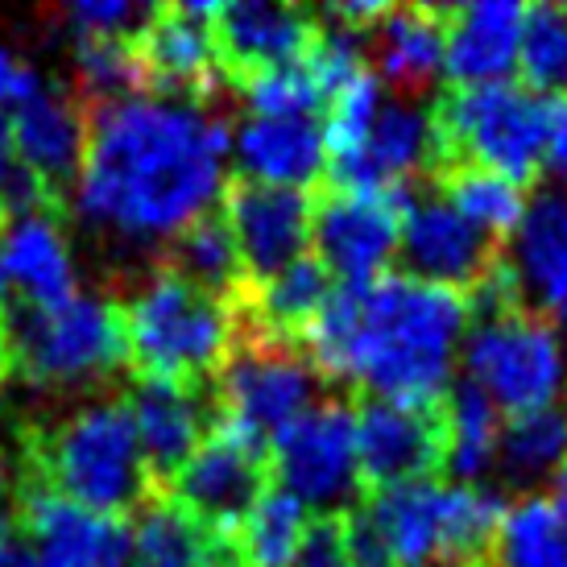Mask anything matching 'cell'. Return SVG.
Masks as SVG:
<instances>
[{"instance_id": "obj_3", "label": "cell", "mask_w": 567, "mask_h": 567, "mask_svg": "<svg viewBox=\"0 0 567 567\" xmlns=\"http://www.w3.org/2000/svg\"><path fill=\"white\" fill-rule=\"evenodd\" d=\"M505 505L485 485L373 488L344 518L352 567H485Z\"/></svg>"}, {"instance_id": "obj_10", "label": "cell", "mask_w": 567, "mask_h": 567, "mask_svg": "<svg viewBox=\"0 0 567 567\" xmlns=\"http://www.w3.org/2000/svg\"><path fill=\"white\" fill-rule=\"evenodd\" d=\"M269 481H274V473H269V443L240 431L237 423L220 419L216 406H212L207 440L199 443V452L166 485L171 488L166 497L199 526L237 538L240 522L249 518V509L261 502Z\"/></svg>"}, {"instance_id": "obj_24", "label": "cell", "mask_w": 567, "mask_h": 567, "mask_svg": "<svg viewBox=\"0 0 567 567\" xmlns=\"http://www.w3.org/2000/svg\"><path fill=\"white\" fill-rule=\"evenodd\" d=\"M233 145H237L240 178L261 187L302 190L328 166L323 128L307 116H249L237 128Z\"/></svg>"}, {"instance_id": "obj_6", "label": "cell", "mask_w": 567, "mask_h": 567, "mask_svg": "<svg viewBox=\"0 0 567 567\" xmlns=\"http://www.w3.org/2000/svg\"><path fill=\"white\" fill-rule=\"evenodd\" d=\"M431 116L440 133L443 166L473 162V166L514 178L522 187V183H535V174L543 171L547 145H551L555 104L522 83L497 80L443 92L431 104Z\"/></svg>"}, {"instance_id": "obj_34", "label": "cell", "mask_w": 567, "mask_h": 567, "mask_svg": "<svg viewBox=\"0 0 567 567\" xmlns=\"http://www.w3.org/2000/svg\"><path fill=\"white\" fill-rule=\"evenodd\" d=\"M75 71L83 80V92L92 104H112V100H128L145 87L142 63L133 50V33L128 38H100V33H80L75 42Z\"/></svg>"}, {"instance_id": "obj_29", "label": "cell", "mask_w": 567, "mask_h": 567, "mask_svg": "<svg viewBox=\"0 0 567 567\" xmlns=\"http://www.w3.org/2000/svg\"><path fill=\"white\" fill-rule=\"evenodd\" d=\"M435 183L443 187V199L493 240L509 237L526 216V190L497 171H485L473 162H452L435 174Z\"/></svg>"}, {"instance_id": "obj_8", "label": "cell", "mask_w": 567, "mask_h": 567, "mask_svg": "<svg viewBox=\"0 0 567 567\" xmlns=\"http://www.w3.org/2000/svg\"><path fill=\"white\" fill-rule=\"evenodd\" d=\"M464 364L476 390L509 414L555 406L567 390L564 340L551 319L526 307L481 319L464 340Z\"/></svg>"}, {"instance_id": "obj_14", "label": "cell", "mask_w": 567, "mask_h": 567, "mask_svg": "<svg viewBox=\"0 0 567 567\" xmlns=\"http://www.w3.org/2000/svg\"><path fill=\"white\" fill-rule=\"evenodd\" d=\"M220 4L187 0V4H166L150 9L145 21L133 33V50L150 87L166 92V100L183 95L187 104H199L220 87L224 63L216 50L212 21Z\"/></svg>"}, {"instance_id": "obj_2", "label": "cell", "mask_w": 567, "mask_h": 567, "mask_svg": "<svg viewBox=\"0 0 567 567\" xmlns=\"http://www.w3.org/2000/svg\"><path fill=\"white\" fill-rule=\"evenodd\" d=\"M468 299L414 274L336 286L299 340L323 378L361 381L373 398L435 406L452 385V357L468 328Z\"/></svg>"}, {"instance_id": "obj_16", "label": "cell", "mask_w": 567, "mask_h": 567, "mask_svg": "<svg viewBox=\"0 0 567 567\" xmlns=\"http://www.w3.org/2000/svg\"><path fill=\"white\" fill-rule=\"evenodd\" d=\"M311 212L316 204L307 190L261 187L249 178H237L224 187V220L237 237L249 286L266 282L290 261L307 257Z\"/></svg>"}, {"instance_id": "obj_42", "label": "cell", "mask_w": 567, "mask_h": 567, "mask_svg": "<svg viewBox=\"0 0 567 567\" xmlns=\"http://www.w3.org/2000/svg\"><path fill=\"white\" fill-rule=\"evenodd\" d=\"M4 493H9V456L0 452V502H4Z\"/></svg>"}, {"instance_id": "obj_33", "label": "cell", "mask_w": 567, "mask_h": 567, "mask_svg": "<svg viewBox=\"0 0 567 567\" xmlns=\"http://www.w3.org/2000/svg\"><path fill=\"white\" fill-rule=\"evenodd\" d=\"M381 109V80L364 66L357 80H348L323 104V150L331 158V171H344L361 158L369 128L378 121Z\"/></svg>"}, {"instance_id": "obj_19", "label": "cell", "mask_w": 567, "mask_h": 567, "mask_svg": "<svg viewBox=\"0 0 567 567\" xmlns=\"http://www.w3.org/2000/svg\"><path fill=\"white\" fill-rule=\"evenodd\" d=\"M9 125H13L17 166L30 174L50 199L63 204L66 190L80 183L87 112L66 92L42 83L25 104L9 112Z\"/></svg>"}, {"instance_id": "obj_26", "label": "cell", "mask_w": 567, "mask_h": 567, "mask_svg": "<svg viewBox=\"0 0 567 567\" xmlns=\"http://www.w3.org/2000/svg\"><path fill=\"white\" fill-rule=\"evenodd\" d=\"M166 269H174L178 278H187L190 286H199L216 299L237 302L249 290L245 278V261H240L237 237L224 220V212H204L174 237Z\"/></svg>"}, {"instance_id": "obj_38", "label": "cell", "mask_w": 567, "mask_h": 567, "mask_svg": "<svg viewBox=\"0 0 567 567\" xmlns=\"http://www.w3.org/2000/svg\"><path fill=\"white\" fill-rule=\"evenodd\" d=\"M38 87H42V75L33 66L21 63L9 47H0V112L25 104Z\"/></svg>"}, {"instance_id": "obj_17", "label": "cell", "mask_w": 567, "mask_h": 567, "mask_svg": "<svg viewBox=\"0 0 567 567\" xmlns=\"http://www.w3.org/2000/svg\"><path fill=\"white\" fill-rule=\"evenodd\" d=\"M398 252L406 261V274L468 295L502 261V240L485 237L447 199H414L402 216Z\"/></svg>"}, {"instance_id": "obj_18", "label": "cell", "mask_w": 567, "mask_h": 567, "mask_svg": "<svg viewBox=\"0 0 567 567\" xmlns=\"http://www.w3.org/2000/svg\"><path fill=\"white\" fill-rule=\"evenodd\" d=\"M128 419L137 431L150 485L166 488L178 476L212 426V402H204V385H183V381L137 378L128 394Z\"/></svg>"}, {"instance_id": "obj_36", "label": "cell", "mask_w": 567, "mask_h": 567, "mask_svg": "<svg viewBox=\"0 0 567 567\" xmlns=\"http://www.w3.org/2000/svg\"><path fill=\"white\" fill-rule=\"evenodd\" d=\"M295 567H352V559H348L344 518L323 514V518L311 522L307 535H302L299 555H295Z\"/></svg>"}, {"instance_id": "obj_15", "label": "cell", "mask_w": 567, "mask_h": 567, "mask_svg": "<svg viewBox=\"0 0 567 567\" xmlns=\"http://www.w3.org/2000/svg\"><path fill=\"white\" fill-rule=\"evenodd\" d=\"M13 518L38 551L63 567H128L133 564V526L125 518L92 514L59 497L38 476L21 473L13 488Z\"/></svg>"}, {"instance_id": "obj_40", "label": "cell", "mask_w": 567, "mask_h": 567, "mask_svg": "<svg viewBox=\"0 0 567 567\" xmlns=\"http://www.w3.org/2000/svg\"><path fill=\"white\" fill-rule=\"evenodd\" d=\"M551 505H555V514H559V522H564V530H567V468L551 481Z\"/></svg>"}, {"instance_id": "obj_7", "label": "cell", "mask_w": 567, "mask_h": 567, "mask_svg": "<svg viewBox=\"0 0 567 567\" xmlns=\"http://www.w3.org/2000/svg\"><path fill=\"white\" fill-rule=\"evenodd\" d=\"M128 361L121 307L95 295H75L59 311L13 302L4 323V378L33 381L47 390L109 378Z\"/></svg>"}, {"instance_id": "obj_20", "label": "cell", "mask_w": 567, "mask_h": 567, "mask_svg": "<svg viewBox=\"0 0 567 567\" xmlns=\"http://www.w3.org/2000/svg\"><path fill=\"white\" fill-rule=\"evenodd\" d=\"M216 50H220L224 71L252 75L266 66L302 63L319 42V21L295 4H269V0H237L220 4L212 21Z\"/></svg>"}, {"instance_id": "obj_43", "label": "cell", "mask_w": 567, "mask_h": 567, "mask_svg": "<svg viewBox=\"0 0 567 567\" xmlns=\"http://www.w3.org/2000/svg\"><path fill=\"white\" fill-rule=\"evenodd\" d=\"M190 567H212V564H190Z\"/></svg>"}, {"instance_id": "obj_32", "label": "cell", "mask_w": 567, "mask_h": 567, "mask_svg": "<svg viewBox=\"0 0 567 567\" xmlns=\"http://www.w3.org/2000/svg\"><path fill=\"white\" fill-rule=\"evenodd\" d=\"M522 87L538 95H567V9L564 4H535L522 17L518 38Z\"/></svg>"}, {"instance_id": "obj_39", "label": "cell", "mask_w": 567, "mask_h": 567, "mask_svg": "<svg viewBox=\"0 0 567 567\" xmlns=\"http://www.w3.org/2000/svg\"><path fill=\"white\" fill-rule=\"evenodd\" d=\"M547 158H551L555 174L567 183V95L564 104H555V121H551V145H547Z\"/></svg>"}, {"instance_id": "obj_13", "label": "cell", "mask_w": 567, "mask_h": 567, "mask_svg": "<svg viewBox=\"0 0 567 567\" xmlns=\"http://www.w3.org/2000/svg\"><path fill=\"white\" fill-rule=\"evenodd\" d=\"M352 414H357V468L369 493L435 481V473L447 464L443 402L410 406L390 398H364Z\"/></svg>"}, {"instance_id": "obj_28", "label": "cell", "mask_w": 567, "mask_h": 567, "mask_svg": "<svg viewBox=\"0 0 567 567\" xmlns=\"http://www.w3.org/2000/svg\"><path fill=\"white\" fill-rule=\"evenodd\" d=\"M485 567H567V530L551 497L526 493L505 505Z\"/></svg>"}, {"instance_id": "obj_31", "label": "cell", "mask_w": 567, "mask_h": 567, "mask_svg": "<svg viewBox=\"0 0 567 567\" xmlns=\"http://www.w3.org/2000/svg\"><path fill=\"white\" fill-rule=\"evenodd\" d=\"M307 526H311L307 505L299 497H290L286 488L269 485L237 530L245 567H295V555L302 547Z\"/></svg>"}, {"instance_id": "obj_9", "label": "cell", "mask_w": 567, "mask_h": 567, "mask_svg": "<svg viewBox=\"0 0 567 567\" xmlns=\"http://www.w3.org/2000/svg\"><path fill=\"white\" fill-rule=\"evenodd\" d=\"M316 394L319 373L316 364L302 357V348L286 344V340L237 336L228 361L216 373L212 406L240 431L274 443L295 419H302L316 406Z\"/></svg>"}, {"instance_id": "obj_21", "label": "cell", "mask_w": 567, "mask_h": 567, "mask_svg": "<svg viewBox=\"0 0 567 567\" xmlns=\"http://www.w3.org/2000/svg\"><path fill=\"white\" fill-rule=\"evenodd\" d=\"M63 212H25L0 224V257L17 302L59 311L75 299V261L59 228Z\"/></svg>"}, {"instance_id": "obj_37", "label": "cell", "mask_w": 567, "mask_h": 567, "mask_svg": "<svg viewBox=\"0 0 567 567\" xmlns=\"http://www.w3.org/2000/svg\"><path fill=\"white\" fill-rule=\"evenodd\" d=\"M150 9H133V4H121V0H80L71 4V21L80 33H100V38H128V25L137 33V25L145 21Z\"/></svg>"}, {"instance_id": "obj_22", "label": "cell", "mask_w": 567, "mask_h": 567, "mask_svg": "<svg viewBox=\"0 0 567 567\" xmlns=\"http://www.w3.org/2000/svg\"><path fill=\"white\" fill-rule=\"evenodd\" d=\"M526 4L518 0H481L447 9V38H443V71L456 87L497 83L518 66V38Z\"/></svg>"}, {"instance_id": "obj_27", "label": "cell", "mask_w": 567, "mask_h": 567, "mask_svg": "<svg viewBox=\"0 0 567 567\" xmlns=\"http://www.w3.org/2000/svg\"><path fill=\"white\" fill-rule=\"evenodd\" d=\"M443 426H447V473L460 476V485H476L497 460L502 443V410L476 390L468 378L447 385L443 394Z\"/></svg>"}, {"instance_id": "obj_12", "label": "cell", "mask_w": 567, "mask_h": 567, "mask_svg": "<svg viewBox=\"0 0 567 567\" xmlns=\"http://www.w3.org/2000/svg\"><path fill=\"white\" fill-rule=\"evenodd\" d=\"M414 204L410 190L398 195H357L331 187L311 212V240L319 261L340 286H361L385 274L398 257L402 216Z\"/></svg>"}, {"instance_id": "obj_1", "label": "cell", "mask_w": 567, "mask_h": 567, "mask_svg": "<svg viewBox=\"0 0 567 567\" xmlns=\"http://www.w3.org/2000/svg\"><path fill=\"white\" fill-rule=\"evenodd\" d=\"M228 125L187 100L92 104L75 183L83 220L121 237H178L224 190Z\"/></svg>"}, {"instance_id": "obj_23", "label": "cell", "mask_w": 567, "mask_h": 567, "mask_svg": "<svg viewBox=\"0 0 567 567\" xmlns=\"http://www.w3.org/2000/svg\"><path fill=\"white\" fill-rule=\"evenodd\" d=\"M530 299L567 328V190H538L514 228V252L505 257Z\"/></svg>"}, {"instance_id": "obj_4", "label": "cell", "mask_w": 567, "mask_h": 567, "mask_svg": "<svg viewBox=\"0 0 567 567\" xmlns=\"http://www.w3.org/2000/svg\"><path fill=\"white\" fill-rule=\"evenodd\" d=\"M25 473L92 514L125 518L154 493L125 402H87L25 443Z\"/></svg>"}, {"instance_id": "obj_35", "label": "cell", "mask_w": 567, "mask_h": 567, "mask_svg": "<svg viewBox=\"0 0 567 567\" xmlns=\"http://www.w3.org/2000/svg\"><path fill=\"white\" fill-rule=\"evenodd\" d=\"M240 95L252 109V116H316L328 95L319 87L311 63H286V66H266V71H252L240 75Z\"/></svg>"}, {"instance_id": "obj_5", "label": "cell", "mask_w": 567, "mask_h": 567, "mask_svg": "<svg viewBox=\"0 0 567 567\" xmlns=\"http://www.w3.org/2000/svg\"><path fill=\"white\" fill-rule=\"evenodd\" d=\"M137 378L204 385L237 344V302L216 299L174 269H154L121 307Z\"/></svg>"}, {"instance_id": "obj_41", "label": "cell", "mask_w": 567, "mask_h": 567, "mask_svg": "<svg viewBox=\"0 0 567 567\" xmlns=\"http://www.w3.org/2000/svg\"><path fill=\"white\" fill-rule=\"evenodd\" d=\"M17 567H63V564H54V559H47V555H42V551H38V547L30 543V551L21 555V564H17Z\"/></svg>"}, {"instance_id": "obj_11", "label": "cell", "mask_w": 567, "mask_h": 567, "mask_svg": "<svg viewBox=\"0 0 567 567\" xmlns=\"http://www.w3.org/2000/svg\"><path fill=\"white\" fill-rule=\"evenodd\" d=\"M269 473L307 509H336L361 488L357 414L344 402H316L269 443Z\"/></svg>"}, {"instance_id": "obj_30", "label": "cell", "mask_w": 567, "mask_h": 567, "mask_svg": "<svg viewBox=\"0 0 567 567\" xmlns=\"http://www.w3.org/2000/svg\"><path fill=\"white\" fill-rule=\"evenodd\" d=\"M502 473L518 485H538L567 468V406H538L526 414H509L497 443Z\"/></svg>"}, {"instance_id": "obj_25", "label": "cell", "mask_w": 567, "mask_h": 567, "mask_svg": "<svg viewBox=\"0 0 567 567\" xmlns=\"http://www.w3.org/2000/svg\"><path fill=\"white\" fill-rule=\"evenodd\" d=\"M378 63L381 75L402 92H426L443 71V38H447V9L431 4H406L385 9L378 25Z\"/></svg>"}]
</instances>
